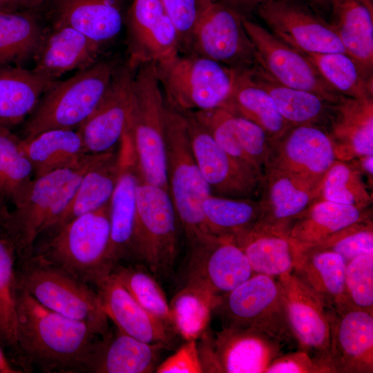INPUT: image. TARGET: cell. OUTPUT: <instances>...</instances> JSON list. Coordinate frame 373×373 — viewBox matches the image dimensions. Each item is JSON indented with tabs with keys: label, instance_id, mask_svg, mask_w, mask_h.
Segmentation results:
<instances>
[{
	"label": "cell",
	"instance_id": "603a6c76",
	"mask_svg": "<svg viewBox=\"0 0 373 373\" xmlns=\"http://www.w3.org/2000/svg\"><path fill=\"white\" fill-rule=\"evenodd\" d=\"M126 143L123 168L110 200L108 260L112 267L135 261L134 234L136 219V187L140 173L131 140L124 133Z\"/></svg>",
	"mask_w": 373,
	"mask_h": 373
},
{
	"label": "cell",
	"instance_id": "484cf974",
	"mask_svg": "<svg viewBox=\"0 0 373 373\" xmlns=\"http://www.w3.org/2000/svg\"><path fill=\"white\" fill-rule=\"evenodd\" d=\"M166 347L135 338L117 328L96 339L85 356L82 372L91 373H150L155 372Z\"/></svg>",
	"mask_w": 373,
	"mask_h": 373
},
{
	"label": "cell",
	"instance_id": "d4e9b609",
	"mask_svg": "<svg viewBox=\"0 0 373 373\" xmlns=\"http://www.w3.org/2000/svg\"><path fill=\"white\" fill-rule=\"evenodd\" d=\"M231 238L245 254L254 274L276 278L292 272L304 249L285 227L259 222Z\"/></svg>",
	"mask_w": 373,
	"mask_h": 373
},
{
	"label": "cell",
	"instance_id": "30bf717a",
	"mask_svg": "<svg viewBox=\"0 0 373 373\" xmlns=\"http://www.w3.org/2000/svg\"><path fill=\"white\" fill-rule=\"evenodd\" d=\"M213 312L220 316L223 326L255 329L284 343L294 341L283 289L276 278L253 274L233 290L218 296Z\"/></svg>",
	"mask_w": 373,
	"mask_h": 373
},
{
	"label": "cell",
	"instance_id": "4fadbf2b",
	"mask_svg": "<svg viewBox=\"0 0 373 373\" xmlns=\"http://www.w3.org/2000/svg\"><path fill=\"white\" fill-rule=\"evenodd\" d=\"M242 17L220 0H210L194 26L186 54L202 56L236 70L256 66L255 50Z\"/></svg>",
	"mask_w": 373,
	"mask_h": 373
},
{
	"label": "cell",
	"instance_id": "d590c367",
	"mask_svg": "<svg viewBox=\"0 0 373 373\" xmlns=\"http://www.w3.org/2000/svg\"><path fill=\"white\" fill-rule=\"evenodd\" d=\"M21 148L30 162L35 178L84 162L86 153L77 130L51 129L21 138Z\"/></svg>",
	"mask_w": 373,
	"mask_h": 373
},
{
	"label": "cell",
	"instance_id": "44dd1931",
	"mask_svg": "<svg viewBox=\"0 0 373 373\" xmlns=\"http://www.w3.org/2000/svg\"><path fill=\"white\" fill-rule=\"evenodd\" d=\"M329 316L333 373H372L373 313L347 305Z\"/></svg>",
	"mask_w": 373,
	"mask_h": 373
},
{
	"label": "cell",
	"instance_id": "9a60e30c",
	"mask_svg": "<svg viewBox=\"0 0 373 373\" xmlns=\"http://www.w3.org/2000/svg\"><path fill=\"white\" fill-rule=\"evenodd\" d=\"M256 10L271 32L303 53H346L330 23L300 0H268Z\"/></svg>",
	"mask_w": 373,
	"mask_h": 373
},
{
	"label": "cell",
	"instance_id": "4316f807",
	"mask_svg": "<svg viewBox=\"0 0 373 373\" xmlns=\"http://www.w3.org/2000/svg\"><path fill=\"white\" fill-rule=\"evenodd\" d=\"M102 48L75 29L52 24L45 30L33 55L32 70L57 79L68 72L81 70L97 62Z\"/></svg>",
	"mask_w": 373,
	"mask_h": 373
},
{
	"label": "cell",
	"instance_id": "52a82bcc",
	"mask_svg": "<svg viewBox=\"0 0 373 373\" xmlns=\"http://www.w3.org/2000/svg\"><path fill=\"white\" fill-rule=\"evenodd\" d=\"M16 274L18 285L44 307L87 323L101 337L108 333V318L89 284L35 254L17 260Z\"/></svg>",
	"mask_w": 373,
	"mask_h": 373
},
{
	"label": "cell",
	"instance_id": "60d3db41",
	"mask_svg": "<svg viewBox=\"0 0 373 373\" xmlns=\"http://www.w3.org/2000/svg\"><path fill=\"white\" fill-rule=\"evenodd\" d=\"M262 207L259 199L230 198L210 194L202 203L209 231L214 236L232 237L260 221Z\"/></svg>",
	"mask_w": 373,
	"mask_h": 373
},
{
	"label": "cell",
	"instance_id": "ba28073f",
	"mask_svg": "<svg viewBox=\"0 0 373 373\" xmlns=\"http://www.w3.org/2000/svg\"><path fill=\"white\" fill-rule=\"evenodd\" d=\"M155 65L166 102L180 111L222 106L239 70L191 53H179Z\"/></svg>",
	"mask_w": 373,
	"mask_h": 373
},
{
	"label": "cell",
	"instance_id": "f35d334b",
	"mask_svg": "<svg viewBox=\"0 0 373 373\" xmlns=\"http://www.w3.org/2000/svg\"><path fill=\"white\" fill-rule=\"evenodd\" d=\"M32 166L21 148V137L0 128V213L18 207L28 196L34 178Z\"/></svg>",
	"mask_w": 373,
	"mask_h": 373
},
{
	"label": "cell",
	"instance_id": "cb8c5ba5",
	"mask_svg": "<svg viewBox=\"0 0 373 373\" xmlns=\"http://www.w3.org/2000/svg\"><path fill=\"white\" fill-rule=\"evenodd\" d=\"M95 286L106 315L118 329L141 341L169 347L174 332L143 308L111 273Z\"/></svg>",
	"mask_w": 373,
	"mask_h": 373
},
{
	"label": "cell",
	"instance_id": "7c38bea8",
	"mask_svg": "<svg viewBox=\"0 0 373 373\" xmlns=\"http://www.w3.org/2000/svg\"><path fill=\"white\" fill-rule=\"evenodd\" d=\"M181 112L185 117L194 157L211 194L259 199L263 171L223 149L193 111Z\"/></svg>",
	"mask_w": 373,
	"mask_h": 373
},
{
	"label": "cell",
	"instance_id": "2e32d148",
	"mask_svg": "<svg viewBox=\"0 0 373 373\" xmlns=\"http://www.w3.org/2000/svg\"><path fill=\"white\" fill-rule=\"evenodd\" d=\"M189 247L185 284L199 286L220 296L254 274L231 237L213 235Z\"/></svg>",
	"mask_w": 373,
	"mask_h": 373
},
{
	"label": "cell",
	"instance_id": "ab89813d",
	"mask_svg": "<svg viewBox=\"0 0 373 373\" xmlns=\"http://www.w3.org/2000/svg\"><path fill=\"white\" fill-rule=\"evenodd\" d=\"M45 30L29 10L1 12L0 65L32 58Z\"/></svg>",
	"mask_w": 373,
	"mask_h": 373
},
{
	"label": "cell",
	"instance_id": "816d5d0a",
	"mask_svg": "<svg viewBox=\"0 0 373 373\" xmlns=\"http://www.w3.org/2000/svg\"><path fill=\"white\" fill-rule=\"evenodd\" d=\"M265 373H329L327 369L304 350L280 354Z\"/></svg>",
	"mask_w": 373,
	"mask_h": 373
},
{
	"label": "cell",
	"instance_id": "d6986e66",
	"mask_svg": "<svg viewBox=\"0 0 373 373\" xmlns=\"http://www.w3.org/2000/svg\"><path fill=\"white\" fill-rule=\"evenodd\" d=\"M124 23L127 61L133 67L158 64L180 53L177 30L160 0H133Z\"/></svg>",
	"mask_w": 373,
	"mask_h": 373
},
{
	"label": "cell",
	"instance_id": "f6af8a7d",
	"mask_svg": "<svg viewBox=\"0 0 373 373\" xmlns=\"http://www.w3.org/2000/svg\"><path fill=\"white\" fill-rule=\"evenodd\" d=\"M111 273L143 308L173 330L169 303L161 287L146 267L119 263L113 267Z\"/></svg>",
	"mask_w": 373,
	"mask_h": 373
},
{
	"label": "cell",
	"instance_id": "277c9868",
	"mask_svg": "<svg viewBox=\"0 0 373 373\" xmlns=\"http://www.w3.org/2000/svg\"><path fill=\"white\" fill-rule=\"evenodd\" d=\"M117 66L114 60H98L66 80H55L23 122L20 137L51 129L77 130L100 101Z\"/></svg>",
	"mask_w": 373,
	"mask_h": 373
},
{
	"label": "cell",
	"instance_id": "ac0fdd59",
	"mask_svg": "<svg viewBox=\"0 0 373 373\" xmlns=\"http://www.w3.org/2000/svg\"><path fill=\"white\" fill-rule=\"evenodd\" d=\"M137 68L126 60L118 66L100 101L77 129L86 153L115 149L125 132Z\"/></svg>",
	"mask_w": 373,
	"mask_h": 373
},
{
	"label": "cell",
	"instance_id": "9c48e42d",
	"mask_svg": "<svg viewBox=\"0 0 373 373\" xmlns=\"http://www.w3.org/2000/svg\"><path fill=\"white\" fill-rule=\"evenodd\" d=\"M178 218L168 191L141 177L136 187L135 261L153 274L169 276L178 255Z\"/></svg>",
	"mask_w": 373,
	"mask_h": 373
},
{
	"label": "cell",
	"instance_id": "b9f144b4",
	"mask_svg": "<svg viewBox=\"0 0 373 373\" xmlns=\"http://www.w3.org/2000/svg\"><path fill=\"white\" fill-rule=\"evenodd\" d=\"M217 298L199 286L185 284L169 303L173 332L185 341L198 340L207 329Z\"/></svg>",
	"mask_w": 373,
	"mask_h": 373
},
{
	"label": "cell",
	"instance_id": "9f6ffc18",
	"mask_svg": "<svg viewBox=\"0 0 373 373\" xmlns=\"http://www.w3.org/2000/svg\"><path fill=\"white\" fill-rule=\"evenodd\" d=\"M21 370L14 367L6 357L0 345V373H20Z\"/></svg>",
	"mask_w": 373,
	"mask_h": 373
},
{
	"label": "cell",
	"instance_id": "e0dca14e",
	"mask_svg": "<svg viewBox=\"0 0 373 373\" xmlns=\"http://www.w3.org/2000/svg\"><path fill=\"white\" fill-rule=\"evenodd\" d=\"M283 291L289 328L300 350L307 352L333 373L329 349V309L318 297L292 273L277 278Z\"/></svg>",
	"mask_w": 373,
	"mask_h": 373
},
{
	"label": "cell",
	"instance_id": "11a10c76",
	"mask_svg": "<svg viewBox=\"0 0 373 373\" xmlns=\"http://www.w3.org/2000/svg\"><path fill=\"white\" fill-rule=\"evenodd\" d=\"M305 1L318 14L330 12L331 0H305Z\"/></svg>",
	"mask_w": 373,
	"mask_h": 373
},
{
	"label": "cell",
	"instance_id": "8fae6325",
	"mask_svg": "<svg viewBox=\"0 0 373 373\" xmlns=\"http://www.w3.org/2000/svg\"><path fill=\"white\" fill-rule=\"evenodd\" d=\"M197 342L204 373H265L285 344L255 329L229 326L214 334L207 329Z\"/></svg>",
	"mask_w": 373,
	"mask_h": 373
},
{
	"label": "cell",
	"instance_id": "db71d44e",
	"mask_svg": "<svg viewBox=\"0 0 373 373\" xmlns=\"http://www.w3.org/2000/svg\"><path fill=\"white\" fill-rule=\"evenodd\" d=\"M361 172L369 178H372L373 175V155H367L350 160Z\"/></svg>",
	"mask_w": 373,
	"mask_h": 373
},
{
	"label": "cell",
	"instance_id": "bcb514c9",
	"mask_svg": "<svg viewBox=\"0 0 373 373\" xmlns=\"http://www.w3.org/2000/svg\"><path fill=\"white\" fill-rule=\"evenodd\" d=\"M16 257L0 237V345L17 352Z\"/></svg>",
	"mask_w": 373,
	"mask_h": 373
},
{
	"label": "cell",
	"instance_id": "c3c4849f",
	"mask_svg": "<svg viewBox=\"0 0 373 373\" xmlns=\"http://www.w3.org/2000/svg\"><path fill=\"white\" fill-rule=\"evenodd\" d=\"M344 286L347 305L373 313V254L347 262Z\"/></svg>",
	"mask_w": 373,
	"mask_h": 373
},
{
	"label": "cell",
	"instance_id": "7dc6e473",
	"mask_svg": "<svg viewBox=\"0 0 373 373\" xmlns=\"http://www.w3.org/2000/svg\"><path fill=\"white\" fill-rule=\"evenodd\" d=\"M308 248L334 252L346 262L358 256L373 254L372 219L355 222Z\"/></svg>",
	"mask_w": 373,
	"mask_h": 373
},
{
	"label": "cell",
	"instance_id": "ee69618b",
	"mask_svg": "<svg viewBox=\"0 0 373 373\" xmlns=\"http://www.w3.org/2000/svg\"><path fill=\"white\" fill-rule=\"evenodd\" d=\"M316 199L368 209L372 195L352 161L335 160L319 182Z\"/></svg>",
	"mask_w": 373,
	"mask_h": 373
},
{
	"label": "cell",
	"instance_id": "680465c9",
	"mask_svg": "<svg viewBox=\"0 0 373 373\" xmlns=\"http://www.w3.org/2000/svg\"><path fill=\"white\" fill-rule=\"evenodd\" d=\"M19 10L11 0H0V12Z\"/></svg>",
	"mask_w": 373,
	"mask_h": 373
},
{
	"label": "cell",
	"instance_id": "74e56055",
	"mask_svg": "<svg viewBox=\"0 0 373 373\" xmlns=\"http://www.w3.org/2000/svg\"><path fill=\"white\" fill-rule=\"evenodd\" d=\"M253 73L274 100L281 116L291 126L303 124L323 126L329 122L336 103L312 92L283 86L258 66L253 68Z\"/></svg>",
	"mask_w": 373,
	"mask_h": 373
},
{
	"label": "cell",
	"instance_id": "7402d4cb",
	"mask_svg": "<svg viewBox=\"0 0 373 373\" xmlns=\"http://www.w3.org/2000/svg\"><path fill=\"white\" fill-rule=\"evenodd\" d=\"M193 112L223 149L263 171L271 142L262 128L223 106Z\"/></svg>",
	"mask_w": 373,
	"mask_h": 373
},
{
	"label": "cell",
	"instance_id": "e575fe53",
	"mask_svg": "<svg viewBox=\"0 0 373 373\" xmlns=\"http://www.w3.org/2000/svg\"><path fill=\"white\" fill-rule=\"evenodd\" d=\"M57 79L19 66L0 65V128L23 122Z\"/></svg>",
	"mask_w": 373,
	"mask_h": 373
},
{
	"label": "cell",
	"instance_id": "5b68a950",
	"mask_svg": "<svg viewBox=\"0 0 373 373\" xmlns=\"http://www.w3.org/2000/svg\"><path fill=\"white\" fill-rule=\"evenodd\" d=\"M166 100L155 63L137 67L125 131L133 146L142 178L167 191L165 148Z\"/></svg>",
	"mask_w": 373,
	"mask_h": 373
},
{
	"label": "cell",
	"instance_id": "7bdbcfd3",
	"mask_svg": "<svg viewBox=\"0 0 373 373\" xmlns=\"http://www.w3.org/2000/svg\"><path fill=\"white\" fill-rule=\"evenodd\" d=\"M338 93L354 99L372 98V77L344 52L304 53Z\"/></svg>",
	"mask_w": 373,
	"mask_h": 373
},
{
	"label": "cell",
	"instance_id": "1f68e13d",
	"mask_svg": "<svg viewBox=\"0 0 373 373\" xmlns=\"http://www.w3.org/2000/svg\"><path fill=\"white\" fill-rule=\"evenodd\" d=\"M330 16L346 53L373 76V0H331Z\"/></svg>",
	"mask_w": 373,
	"mask_h": 373
},
{
	"label": "cell",
	"instance_id": "83f0119b",
	"mask_svg": "<svg viewBox=\"0 0 373 373\" xmlns=\"http://www.w3.org/2000/svg\"><path fill=\"white\" fill-rule=\"evenodd\" d=\"M125 151L123 135L115 149L102 153L85 172L67 207L46 233L55 232L74 218L94 211L110 201L123 168Z\"/></svg>",
	"mask_w": 373,
	"mask_h": 373
},
{
	"label": "cell",
	"instance_id": "f1b7e54d",
	"mask_svg": "<svg viewBox=\"0 0 373 373\" xmlns=\"http://www.w3.org/2000/svg\"><path fill=\"white\" fill-rule=\"evenodd\" d=\"M329 122L327 131L336 160L350 161L373 155V97L343 96L333 105Z\"/></svg>",
	"mask_w": 373,
	"mask_h": 373
},
{
	"label": "cell",
	"instance_id": "f5cc1de1",
	"mask_svg": "<svg viewBox=\"0 0 373 373\" xmlns=\"http://www.w3.org/2000/svg\"><path fill=\"white\" fill-rule=\"evenodd\" d=\"M239 14H245L256 8L262 3L268 0H220Z\"/></svg>",
	"mask_w": 373,
	"mask_h": 373
},
{
	"label": "cell",
	"instance_id": "ffe728a7",
	"mask_svg": "<svg viewBox=\"0 0 373 373\" xmlns=\"http://www.w3.org/2000/svg\"><path fill=\"white\" fill-rule=\"evenodd\" d=\"M335 160L327 129L321 126L303 124L291 126L271 143L267 166L289 172L318 186Z\"/></svg>",
	"mask_w": 373,
	"mask_h": 373
},
{
	"label": "cell",
	"instance_id": "6da1fadb",
	"mask_svg": "<svg viewBox=\"0 0 373 373\" xmlns=\"http://www.w3.org/2000/svg\"><path fill=\"white\" fill-rule=\"evenodd\" d=\"M17 352L45 372H79L99 336L87 323L52 311L17 283Z\"/></svg>",
	"mask_w": 373,
	"mask_h": 373
},
{
	"label": "cell",
	"instance_id": "8992f818",
	"mask_svg": "<svg viewBox=\"0 0 373 373\" xmlns=\"http://www.w3.org/2000/svg\"><path fill=\"white\" fill-rule=\"evenodd\" d=\"M49 236L33 254L87 284L95 285L111 274L110 201L94 211L74 218Z\"/></svg>",
	"mask_w": 373,
	"mask_h": 373
},
{
	"label": "cell",
	"instance_id": "f907efd6",
	"mask_svg": "<svg viewBox=\"0 0 373 373\" xmlns=\"http://www.w3.org/2000/svg\"><path fill=\"white\" fill-rule=\"evenodd\" d=\"M157 373H204L197 340L186 341L155 370Z\"/></svg>",
	"mask_w": 373,
	"mask_h": 373
},
{
	"label": "cell",
	"instance_id": "8d00e7d4",
	"mask_svg": "<svg viewBox=\"0 0 373 373\" xmlns=\"http://www.w3.org/2000/svg\"><path fill=\"white\" fill-rule=\"evenodd\" d=\"M254 68L238 71L232 90L222 106L259 126L272 143L291 126L281 116L269 94L256 80Z\"/></svg>",
	"mask_w": 373,
	"mask_h": 373
},
{
	"label": "cell",
	"instance_id": "4dcf8cb0",
	"mask_svg": "<svg viewBox=\"0 0 373 373\" xmlns=\"http://www.w3.org/2000/svg\"><path fill=\"white\" fill-rule=\"evenodd\" d=\"M53 24L71 27L102 48L120 33L124 23L119 0H53Z\"/></svg>",
	"mask_w": 373,
	"mask_h": 373
},
{
	"label": "cell",
	"instance_id": "7a4b0ae2",
	"mask_svg": "<svg viewBox=\"0 0 373 373\" xmlns=\"http://www.w3.org/2000/svg\"><path fill=\"white\" fill-rule=\"evenodd\" d=\"M101 155L89 154L76 167L34 178L23 203L0 213V237L12 248L16 260L33 254L37 239L53 226L72 199L83 175Z\"/></svg>",
	"mask_w": 373,
	"mask_h": 373
},
{
	"label": "cell",
	"instance_id": "836d02e7",
	"mask_svg": "<svg viewBox=\"0 0 373 373\" xmlns=\"http://www.w3.org/2000/svg\"><path fill=\"white\" fill-rule=\"evenodd\" d=\"M346 261L332 251L304 248L292 273L330 311L347 306L345 298Z\"/></svg>",
	"mask_w": 373,
	"mask_h": 373
},
{
	"label": "cell",
	"instance_id": "f546056e",
	"mask_svg": "<svg viewBox=\"0 0 373 373\" xmlns=\"http://www.w3.org/2000/svg\"><path fill=\"white\" fill-rule=\"evenodd\" d=\"M317 186L289 172L267 166L259 200L262 216L259 222L285 227L315 199Z\"/></svg>",
	"mask_w": 373,
	"mask_h": 373
},
{
	"label": "cell",
	"instance_id": "5bb4252c",
	"mask_svg": "<svg viewBox=\"0 0 373 373\" xmlns=\"http://www.w3.org/2000/svg\"><path fill=\"white\" fill-rule=\"evenodd\" d=\"M254 46L257 66L278 83L316 93L332 103L343 95L335 91L302 52L289 46L258 23L242 17Z\"/></svg>",
	"mask_w": 373,
	"mask_h": 373
},
{
	"label": "cell",
	"instance_id": "3957f363",
	"mask_svg": "<svg viewBox=\"0 0 373 373\" xmlns=\"http://www.w3.org/2000/svg\"><path fill=\"white\" fill-rule=\"evenodd\" d=\"M165 148L168 192L180 228L191 245L213 236L202 213V203L211 191L194 157L185 117L166 101Z\"/></svg>",
	"mask_w": 373,
	"mask_h": 373
},
{
	"label": "cell",
	"instance_id": "6f0895ef",
	"mask_svg": "<svg viewBox=\"0 0 373 373\" xmlns=\"http://www.w3.org/2000/svg\"><path fill=\"white\" fill-rule=\"evenodd\" d=\"M13 4L19 9L27 8L28 10L35 8L42 4L47 0H11Z\"/></svg>",
	"mask_w": 373,
	"mask_h": 373
},
{
	"label": "cell",
	"instance_id": "681fc988",
	"mask_svg": "<svg viewBox=\"0 0 373 373\" xmlns=\"http://www.w3.org/2000/svg\"><path fill=\"white\" fill-rule=\"evenodd\" d=\"M210 0H160L173 23L180 39V53L189 51L194 26L200 12Z\"/></svg>",
	"mask_w": 373,
	"mask_h": 373
},
{
	"label": "cell",
	"instance_id": "d6a6232c",
	"mask_svg": "<svg viewBox=\"0 0 373 373\" xmlns=\"http://www.w3.org/2000/svg\"><path fill=\"white\" fill-rule=\"evenodd\" d=\"M371 218L370 208L359 209L315 199L287 224L285 229L298 244L308 248L347 226Z\"/></svg>",
	"mask_w": 373,
	"mask_h": 373
}]
</instances>
